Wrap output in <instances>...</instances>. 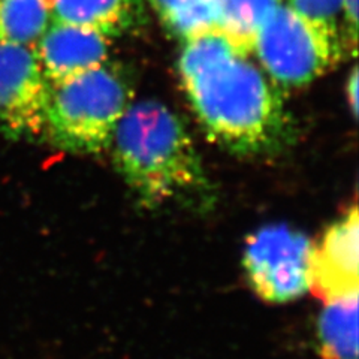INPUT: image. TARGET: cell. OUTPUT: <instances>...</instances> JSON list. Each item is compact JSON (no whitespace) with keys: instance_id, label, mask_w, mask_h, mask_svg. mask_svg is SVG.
I'll return each instance as SVG.
<instances>
[{"instance_id":"cell-7","label":"cell","mask_w":359,"mask_h":359,"mask_svg":"<svg viewBox=\"0 0 359 359\" xmlns=\"http://www.w3.org/2000/svg\"><path fill=\"white\" fill-rule=\"evenodd\" d=\"M359 215L353 205L314 245L310 289L325 302L358 297Z\"/></svg>"},{"instance_id":"cell-3","label":"cell","mask_w":359,"mask_h":359,"mask_svg":"<svg viewBox=\"0 0 359 359\" xmlns=\"http://www.w3.org/2000/svg\"><path fill=\"white\" fill-rule=\"evenodd\" d=\"M130 99L126 74L118 66L104 63L51 86L43 132L63 150L100 153L111 145Z\"/></svg>"},{"instance_id":"cell-10","label":"cell","mask_w":359,"mask_h":359,"mask_svg":"<svg viewBox=\"0 0 359 359\" xmlns=\"http://www.w3.org/2000/svg\"><path fill=\"white\" fill-rule=\"evenodd\" d=\"M216 30L244 55L255 51L257 33L280 0H212Z\"/></svg>"},{"instance_id":"cell-12","label":"cell","mask_w":359,"mask_h":359,"mask_svg":"<svg viewBox=\"0 0 359 359\" xmlns=\"http://www.w3.org/2000/svg\"><path fill=\"white\" fill-rule=\"evenodd\" d=\"M54 0H0V43L33 47L50 26Z\"/></svg>"},{"instance_id":"cell-8","label":"cell","mask_w":359,"mask_h":359,"mask_svg":"<svg viewBox=\"0 0 359 359\" xmlns=\"http://www.w3.org/2000/svg\"><path fill=\"white\" fill-rule=\"evenodd\" d=\"M33 51L51 86L107 63L109 36L104 33L53 21L33 45Z\"/></svg>"},{"instance_id":"cell-15","label":"cell","mask_w":359,"mask_h":359,"mask_svg":"<svg viewBox=\"0 0 359 359\" xmlns=\"http://www.w3.org/2000/svg\"><path fill=\"white\" fill-rule=\"evenodd\" d=\"M341 14L344 18L347 47L355 53L358 36V0H343Z\"/></svg>"},{"instance_id":"cell-16","label":"cell","mask_w":359,"mask_h":359,"mask_svg":"<svg viewBox=\"0 0 359 359\" xmlns=\"http://www.w3.org/2000/svg\"><path fill=\"white\" fill-rule=\"evenodd\" d=\"M347 96H349V104L352 108V112L356 116L358 112V72L353 69L349 83H347Z\"/></svg>"},{"instance_id":"cell-9","label":"cell","mask_w":359,"mask_h":359,"mask_svg":"<svg viewBox=\"0 0 359 359\" xmlns=\"http://www.w3.org/2000/svg\"><path fill=\"white\" fill-rule=\"evenodd\" d=\"M141 0H54L53 21L69 22L112 38L141 18Z\"/></svg>"},{"instance_id":"cell-11","label":"cell","mask_w":359,"mask_h":359,"mask_svg":"<svg viewBox=\"0 0 359 359\" xmlns=\"http://www.w3.org/2000/svg\"><path fill=\"white\" fill-rule=\"evenodd\" d=\"M316 334L322 359H358V297L325 302Z\"/></svg>"},{"instance_id":"cell-6","label":"cell","mask_w":359,"mask_h":359,"mask_svg":"<svg viewBox=\"0 0 359 359\" xmlns=\"http://www.w3.org/2000/svg\"><path fill=\"white\" fill-rule=\"evenodd\" d=\"M50 95L33 47L0 43V132L11 140L41 135Z\"/></svg>"},{"instance_id":"cell-4","label":"cell","mask_w":359,"mask_h":359,"mask_svg":"<svg viewBox=\"0 0 359 359\" xmlns=\"http://www.w3.org/2000/svg\"><path fill=\"white\" fill-rule=\"evenodd\" d=\"M343 41L316 21L278 4L257 33L255 51L268 75L285 88L316 80L340 59Z\"/></svg>"},{"instance_id":"cell-2","label":"cell","mask_w":359,"mask_h":359,"mask_svg":"<svg viewBox=\"0 0 359 359\" xmlns=\"http://www.w3.org/2000/svg\"><path fill=\"white\" fill-rule=\"evenodd\" d=\"M111 144L121 177L145 208L205 194L201 156L182 120L165 105L142 100L129 107Z\"/></svg>"},{"instance_id":"cell-5","label":"cell","mask_w":359,"mask_h":359,"mask_svg":"<svg viewBox=\"0 0 359 359\" xmlns=\"http://www.w3.org/2000/svg\"><path fill=\"white\" fill-rule=\"evenodd\" d=\"M314 244L295 229L268 226L247 240L243 266L255 294L271 304H286L310 290Z\"/></svg>"},{"instance_id":"cell-13","label":"cell","mask_w":359,"mask_h":359,"mask_svg":"<svg viewBox=\"0 0 359 359\" xmlns=\"http://www.w3.org/2000/svg\"><path fill=\"white\" fill-rule=\"evenodd\" d=\"M174 35L184 41L216 29L212 0H150Z\"/></svg>"},{"instance_id":"cell-1","label":"cell","mask_w":359,"mask_h":359,"mask_svg":"<svg viewBox=\"0 0 359 359\" xmlns=\"http://www.w3.org/2000/svg\"><path fill=\"white\" fill-rule=\"evenodd\" d=\"M180 75L201 123L226 149L256 154L282 138V99L249 62V55L240 53L219 30L186 41Z\"/></svg>"},{"instance_id":"cell-14","label":"cell","mask_w":359,"mask_h":359,"mask_svg":"<svg viewBox=\"0 0 359 359\" xmlns=\"http://www.w3.org/2000/svg\"><path fill=\"white\" fill-rule=\"evenodd\" d=\"M285 5L302 17L328 27L341 39V33L337 27L335 18L341 14L343 0H285Z\"/></svg>"}]
</instances>
